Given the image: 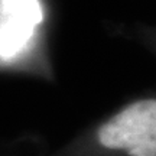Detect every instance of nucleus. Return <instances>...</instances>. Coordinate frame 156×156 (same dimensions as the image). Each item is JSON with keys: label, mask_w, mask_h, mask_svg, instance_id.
Returning <instances> with one entry per match:
<instances>
[{"label": "nucleus", "mask_w": 156, "mask_h": 156, "mask_svg": "<svg viewBox=\"0 0 156 156\" xmlns=\"http://www.w3.org/2000/svg\"><path fill=\"white\" fill-rule=\"evenodd\" d=\"M156 101L142 100L103 124L98 140L108 149H124L130 156H156Z\"/></svg>", "instance_id": "1"}, {"label": "nucleus", "mask_w": 156, "mask_h": 156, "mask_svg": "<svg viewBox=\"0 0 156 156\" xmlns=\"http://www.w3.org/2000/svg\"><path fill=\"white\" fill-rule=\"evenodd\" d=\"M5 22L0 25V56H12L32 38L42 20L38 0H3Z\"/></svg>", "instance_id": "2"}]
</instances>
